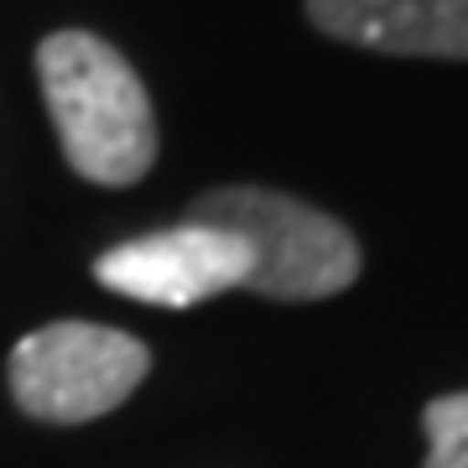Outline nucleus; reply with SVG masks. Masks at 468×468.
I'll use <instances>...</instances> for the list:
<instances>
[{
  "instance_id": "4",
  "label": "nucleus",
  "mask_w": 468,
  "mask_h": 468,
  "mask_svg": "<svg viewBox=\"0 0 468 468\" xmlns=\"http://www.w3.org/2000/svg\"><path fill=\"white\" fill-rule=\"evenodd\" d=\"M250 276V250L214 224H172V229L125 239L94 261V282L151 307H193L218 292H234Z\"/></svg>"
},
{
  "instance_id": "6",
  "label": "nucleus",
  "mask_w": 468,
  "mask_h": 468,
  "mask_svg": "<svg viewBox=\"0 0 468 468\" xmlns=\"http://www.w3.org/2000/svg\"><path fill=\"white\" fill-rule=\"evenodd\" d=\"M421 427H427V463L421 468H468V390L427 401Z\"/></svg>"
},
{
  "instance_id": "2",
  "label": "nucleus",
  "mask_w": 468,
  "mask_h": 468,
  "mask_svg": "<svg viewBox=\"0 0 468 468\" xmlns=\"http://www.w3.org/2000/svg\"><path fill=\"white\" fill-rule=\"evenodd\" d=\"M193 224H214L250 250L245 292L271 302H318L359 276V239L334 214L255 183L208 187L187 203Z\"/></svg>"
},
{
  "instance_id": "3",
  "label": "nucleus",
  "mask_w": 468,
  "mask_h": 468,
  "mask_svg": "<svg viewBox=\"0 0 468 468\" xmlns=\"http://www.w3.org/2000/svg\"><path fill=\"white\" fill-rule=\"evenodd\" d=\"M151 354L135 334L104 323H48L11 349V396L37 421H94L135 396Z\"/></svg>"
},
{
  "instance_id": "5",
  "label": "nucleus",
  "mask_w": 468,
  "mask_h": 468,
  "mask_svg": "<svg viewBox=\"0 0 468 468\" xmlns=\"http://www.w3.org/2000/svg\"><path fill=\"white\" fill-rule=\"evenodd\" d=\"M307 21L385 58L468 63V0H307Z\"/></svg>"
},
{
  "instance_id": "1",
  "label": "nucleus",
  "mask_w": 468,
  "mask_h": 468,
  "mask_svg": "<svg viewBox=\"0 0 468 468\" xmlns=\"http://www.w3.org/2000/svg\"><path fill=\"white\" fill-rule=\"evenodd\" d=\"M37 79L68 167L84 183L131 187L156 162V110L125 58L94 32H52L37 42Z\"/></svg>"
}]
</instances>
